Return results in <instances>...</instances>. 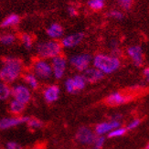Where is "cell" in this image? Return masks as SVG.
Instances as JSON below:
<instances>
[{
    "label": "cell",
    "instance_id": "obj_19",
    "mask_svg": "<svg viewBox=\"0 0 149 149\" xmlns=\"http://www.w3.org/2000/svg\"><path fill=\"white\" fill-rule=\"evenodd\" d=\"M11 95V88L6 82L0 81V101H6Z\"/></svg>",
    "mask_w": 149,
    "mask_h": 149
},
{
    "label": "cell",
    "instance_id": "obj_31",
    "mask_svg": "<svg viewBox=\"0 0 149 149\" xmlns=\"http://www.w3.org/2000/svg\"><path fill=\"white\" fill-rule=\"evenodd\" d=\"M140 124H141V120H139V119H135V120L132 121V122L130 123V124L128 125V126H127V130H133V129L136 128Z\"/></svg>",
    "mask_w": 149,
    "mask_h": 149
},
{
    "label": "cell",
    "instance_id": "obj_6",
    "mask_svg": "<svg viewBox=\"0 0 149 149\" xmlns=\"http://www.w3.org/2000/svg\"><path fill=\"white\" fill-rule=\"evenodd\" d=\"M91 61H92V57L89 54L74 55L70 59V65L79 72H84L86 69H88Z\"/></svg>",
    "mask_w": 149,
    "mask_h": 149
},
{
    "label": "cell",
    "instance_id": "obj_1",
    "mask_svg": "<svg viewBox=\"0 0 149 149\" xmlns=\"http://www.w3.org/2000/svg\"><path fill=\"white\" fill-rule=\"evenodd\" d=\"M22 72V62L17 58H6L0 70V79L3 82L15 81Z\"/></svg>",
    "mask_w": 149,
    "mask_h": 149
},
{
    "label": "cell",
    "instance_id": "obj_21",
    "mask_svg": "<svg viewBox=\"0 0 149 149\" xmlns=\"http://www.w3.org/2000/svg\"><path fill=\"white\" fill-rule=\"evenodd\" d=\"M72 81H73V84H74V87H75V90L76 92L77 91H81L85 88L86 86V81L85 79L83 78L82 75H75L73 78H72Z\"/></svg>",
    "mask_w": 149,
    "mask_h": 149
},
{
    "label": "cell",
    "instance_id": "obj_7",
    "mask_svg": "<svg viewBox=\"0 0 149 149\" xmlns=\"http://www.w3.org/2000/svg\"><path fill=\"white\" fill-rule=\"evenodd\" d=\"M51 69H52V74L56 79H61L66 70L67 61L61 55L53 58L51 61Z\"/></svg>",
    "mask_w": 149,
    "mask_h": 149
},
{
    "label": "cell",
    "instance_id": "obj_10",
    "mask_svg": "<svg viewBox=\"0 0 149 149\" xmlns=\"http://www.w3.org/2000/svg\"><path fill=\"white\" fill-rule=\"evenodd\" d=\"M29 117L23 116V117H6L0 120V130H5L14 126H17L23 123H27Z\"/></svg>",
    "mask_w": 149,
    "mask_h": 149
},
{
    "label": "cell",
    "instance_id": "obj_26",
    "mask_svg": "<svg viewBox=\"0 0 149 149\" xmlns=\"http://www.w3.org/2000/svg\"><path fill=\"white\" fill-rule=\"evenodd\" d=\"M27 124L31 128H41L43 126V123L40 120L34 119V118H29Z\"/></svg>",
    "mask_w": 149,
    "mask_h": 149
},
{
    "label": "cell",
    "instance_id": "obj_16",
    "mask_svg": "<svg viewBox=\"0 0 149 149\" xmlns=\"http://www.w3.org/2000/svg\"><path fill=\"white\" fill-rule=\"evenodd\" d=\"M47 34L49 38H53V40H58V38H61L63 35V28L60 24L53 23L48 28Z\"/></svg>",
    "mask_w": 149,
    "mask_h": 149
},
{
    "label": "cell",
    "instance_id": "obj_12",
    "mask_svg": "<svg viewBox=\"0 0 149 149\" xmlns=\"http://www.w3.org/2000/svg\"><path fill=\"white\" fill-rule=\"evenodd\" d=\"M83 74V78L85 79L86 82L89 83H95V82H98L99 81H101L104 74H103L101 70H99L98 69L96 68H88L86 69L84 72H82Z\"/></svg>",
    "mask_w": 149,
    "mask_h": 149
},
{
    "label": "cell",
    "instance_id": "obj_15",
    "mask_svg": "<svg viewBox=\"0 0 149 149\" xmlns=\"http://www.w3.org/2000/svg\"><path fill=\"white\" fill-rule=\"evenodd\" d=\"M125 102H126V97L118 92L111 93L106 98V102L109 105H112V106L123 104V103H125Z\"/></svg>",
    "mask_w": 149,
    "mask_h": 149
},
{
    "label": "cell",
    "instance_id": "obj_22",
    "mask_svg": "<svg viewBox=\"0 0 149 149\" xmlns=\"http://www.w3.org/2000/svg\"><path fill=\"white\" fill-rule=\"evenodd\" d=\"M20 38H21V42L23 44V46L26 49H29L32 48V46H33V38H32V37L29 34L24 33L21 35Z\"/></svg>",
    "mask_w": 149,
    "mask_h": 149
},
{
    "label": "cell",
    "instance_id": "obj_2",
    "mask_svg": "<svg viewBox=\"0 0 149 149\" xmlns=\"http://www.w3.org/2000/svg\"><path fill=\"white\" fill-rule=\"evenodd\" d=\"M93 63L94 68L98 69L103 74H110L114 72L120 67V61L117 57L110 56L106 54H98L96 55Z\"/></svg>",
    "mask_w": 149,
    "mask_h": 149
},
{
    "label": "cell",
    "instance_id": "obj_28",
    "mask_svg": "<svg viewBox=\"0 0 149 149\" xmlns=\"http://www.w3.org/2000/svg\"><path fill=\"white\" fill-rule=\"evenodd\" d=\"M65 89L67 90V92L70 93H76V90L74 87V84H73V81H72V78H69L65 81Z\"/></svg>",
    "mask_w": 149,
    "mask_h": 149
},
{
    "label": "cell",
    "instance_id": "obj_27",
    "mask_svg": "<svg viewBox=\"0 0 149 149\" xmlns=\"http://www.w3.org/2000/svg\"><path fill=\"white\" fill-rule=\"evenodd\" d=\"M104 141H105V137L103 136V135H98V136H96L95 140L93 142L94 148L101 149L103 146V145H104Z\"/></svg>",
    "mask_w": 149,
    "mask_h": 149
},
{
    "label": "cell",
    "instance_id": "obj_18",
    "mask_svg": "<svg viewBox=\"0 0 149 149\" xmlns=\"http://www.w3.org/2000/svg\"><path fill=\"white\" fill-rule=\"evenodd\" d=\"M25 105L26 104H24V103H22L20 102H18L17 100H13V101H11L10 104H9V110L12 113L19 114L25 110Z\"/></svg>",
    "mask_w": 149,
    "mask_h": 149
},
{
    "label": "cell",
    "instance_id": "obj_24",
    "mask_svg": "<svg viewBox=\"0 0 149 149\" xmlns=\"http://www.w3.org/2000/svg\"><path fill=\"white\" fill-rule=\"evenodd\" d=\"M15 40H16V38L13 34L6 33V34L0 35V42L4 45H11L12 43H14Z\"/></svg>",
    "mask_w": 149,
    "mask_h": 149
},
{
    "label": "cell",
    "instance_id": "obj_34",
    "mask_svg": "<svg viewBox=\"0 0 149 149\" xmlns=\"http://www.w3.org/2000/svg\"><path fill=\"white\" fill-rule=\"evenodd\" d=\"M144 75H145V77L146 78L147 81H148V77H149V69L148 68H146L144 70Z\"/></svg>",
    "mask_w": 149,
    "mask_h": 149
},
{
    "label": "cell",
    "instance_id": "obj_33",
    "mask_svg": "<svg viewBox=\"0 0 149 149\" xmlns=\"http://www.w3.org/2000/svg\"><path fill=\"white\" fill-rule=\"evenodd\" d=\"M68 13L70 14V16L72 17H75L78 15V12L76 10V8H74V6H69L68 8Z\"/></svg>",
    "mask_w": 149,
    "mask_h": 149
},
{
    "label": "cell",
    "instance_id": "obj_17",
    "mask_svg": "<svg viewBox=\"0 0 149 149\" xmlns=\"http://www.w3.org/2000/svg\"><path fill=\"white\" fill-rule=\"evenodd\" d=\"M20 21V17L16 14H11L6 17L1 23L2 28H8V27H13L16 26Z\"/></svg>",
    "mask_w": 149,
    "mask_h": 149
},
{
    "label": "cell",
    "instance_id": "obj_5",
    "mask_svg": "<svg viewBox=\"0 0 149 149\" xmlns=\"http://www.w3.org/2000/svg\"><path fill=\"white\" fill-rule=\"evenodd\" d=\"M11 95L13 96L14 100L20 102L24 104H27L31 99V93L29 89L22 84H17V85L13 86L11 89Z\"/></svg>",
    "mask_w": 149,
    "mask_h": 149
},
{
    "label": "cell",
    "instance_id": "obj_30",
    "mask_svg": "<svg viewBox=\"0 0 149 149\" xmlns=\"http://www.w3.org/2000/svg\"><path fill=\"white\" fill-rule=\"evenodd\" d=\"M109 16L114 19H119V20L124 17L123 13L119 10H112L111 12H109Z\"/></svg>",
    "mask_w": 149,
    "mask_h": 149
},
{
    "label": "cell",
    "instance_id": "obj_9",
    "mask_svg": "<svg viewBox=\"0 0 149 149\" xmlns=\"http://www.w3.org/2000/svg\"><path fill=\"white\" fill-rule=\"evenodd\" d=\"M127 54L128 56L131 58L134 64L136 67L142 66V64L144 62V53L143 49L140 46H131L129 47L127 49Z\"/></svg>",
    "mask_w": 149,
    "mask_h": 149
},
{
    "label": "cell",
    "instance_id": "obj_4",
    "mask_svg": "<svg viewBox=\"0 0 149 149\" xmlns=\"http://www.w3.org/2000/svg\"><path fill=\"white\" fill-rule=\"evenodd\" d=\"M34 75L41 80H48L52 76L51 65L45 60H38L33 65Z\"/></svg>",
    "mask_w": 149,
    "mask_h": 149
},
{
    "label": "cell",
    "instance_id": "obj_35",
    "mask_svg": "<svg viewBox=\"0 0 149 149\" xmlns=\"http://www.w3.org/2000/svg\"><path fill=\"white\" fill-rule=\"evenodd\" d=\"M101 1H104V0H101Z\"/></svg>",
    "mask_w": 149,
    "mask_h": 149
},
{
    "label": "cell",
    "instance_id": "obj_20",
    "mask_svg": "<svg viewBox=\"0 0 149 149\" xmlns=\"http://www.w3.org/2000/svg\"><path fill=\"white\" fill-rule=\"evenodd\" d=\"M24 81L31 89L35 90V89H37L38 87V81L37 79V77L33 73L25 74L24 75Z\"/></svg>",
    "mask_w": 149,
    "mask_h": 149
},
{
    "label": "cell",
    "instance_id": "obj_14",
    "mask_svg": "<svg viewBox=\"0 0 149 149\" xmlns=\"http://www.w3.org/2000/svg\"><path fill=\"white\" fill-rule=\"evenodd\" d=\"M60 88L57 85H50L45 89L43 95H44V99L48 102H54L58 99H59L60 96Z\"/></svg>",
    "mask_w": 149,
    "mask_h": 149
},
{
    "label": "cell",
    "instance_id": "obj_25",
    "mask_svg": "<svg viewBox=\"0 0 149 149\" xmlns=\"http://www.w3.org/2000/svg\"><path fill=\"white\" fill-rule=\"evenodd\" d=\"M89 6L93 10H100L104 6V2L101 1V0H89L88 2Z\"/></svg>",
    "mask_w": 149,
    "mask_h": 149
},
{
    "label": "cell",
    "instance_id": "obj_23",
    "mask_svg": "<svg viewBox=\"0 0 149 149\" xmlns=\"http://www.w3.org/2000/svg\"><path fill=\"white\" fill-rule=\"evenodd\" d=\"M125 133H126V129L120 126L118 128H114L111 132H109L108 133V137L109 138L120 137V136H123V135H124Z\"/></svg>",
    "mask_w": 149,
    "mask_h": 149
},
{
    "label": "cell",
    "instance_id": "obj_3",
    "mask_svg": "<svg viewBox=\"0 0 149 149\" xmlns=\"http://www.w3.org/2000/svg\"><path fill=\"white\" fill-rule=\"evenodd\" d=\"M37 53L41 59H53L61 55L62 46L57 40L43 41L37 45Z\"/></svg>",
    "mask_w": 149,
    "mask_h": 149
},
{
    "label": "cell",
    "instance_id": "obj_8",
    "mask_svg": "<svg viewBox=\"0 0 149 149\" xmlns=\"http://www.w3.org/2000/svg\"><path fill=\"white\" fill-rule=\"evenodd\" d=\"M96 135L89 127L82 126L76 133V139L82 145H92L95 140Z\"/></svg>",
    "mask_w": 149,
    "mask_h": 149
},
{
    "label": "cell",
    "instance_id": "obj_11",
    "mask_svg": "<svg viewBox=\"0 0 149 149\" xmlns=\"http://www.w3.org/2000/svg\"><path fill=\"white\" fill-rule=\"evenodd\" d=\"M84 38V33L82 32H78L72 35H69L62 38L61 46L64 48H73L76 47L77 45H79Z\"/></svg>",
    "mask_w": 149,
    "mask_h": 149
},
{
    "label": "cell",
    "instance_id": "obj_36",
    "mask_svg": "<svg viewBox=\"0 0 149 149\" xmlns=\"http://www.w3.org/2000/svg\"><path fill=\"white\" fill-rule=\"evenodd\" d=\"M93 149H95V148H93Z\"/></svg>",
    "mask_w": 149,
    "mask_h": 149
},
{
    "label": "cell",
    "instance_id": "obj_29",
    "mask_svg": "<svg viewBox=\"0 0 149 149\" xmlns=\"http://www.w3.org/2000/svg\"><path fill=\"white\" fill-rule=\"evenodd\" d=\"M134 0H118V4L123 9L129 10L133 6Z\"/></svg>",
    "mask_w": 149,
    "mask_h": 149
},
{
    "label": "cell",
    "instance_id": "obj_32",
    "mask_svg": "<svg viewBox=\"0 0 149 149\" xmlns=\"http://www.w3.org/2000/svg\"><path fill=\"white\" fill-rule=\"evenodd\" d=\"M6 149H22V147L16 142H8L6 144Z\"/></svg>",
    "mask_w": 149,
    "mask_h": 149
},
{
    "label": "cell",
    "instance_id": "obj_13",
    "mask_svg": "<svg viewBox=\"0 0 149 149\" xmlns=\"http://www.w3.org/2000/svg\"><path fill=\"white\" fill-rule=\"evenodd\" d=\"M121 126V124L119 121L112 120L111 122H104L97 125L95 127V133L98 135H104L105 134H108L111 132L113 129L118 128Z\"/></svg>",
    "mask_w": 149,
    "mask_h": 149
}]
</instances>
